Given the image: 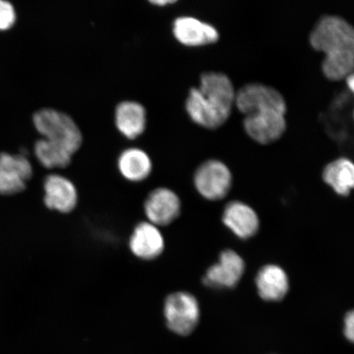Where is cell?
<instances>
[{"mask_svg":"<svg viewBox=\"0 0 354 354\" xmlns=\"http://www.w3.org/2000/svg\"><path fill=\"white\" fill-rule=\"evenodd\" d=\"M172 32L177 41L189 47L209 46L218 41L219 32L214 26L193 17H180L174 22Z\"/></svg>","mask_w":354,"mask_h":354,"instance_id":"cell-12","label":"cell"},{"mask_svg":"<svg viewBox=\"0 0 354 354\" xmlns=\"http://www.w3.org/2000/svg\"><path fill=\"white\" fill-rule=\"evenodd\" d=\"M146 218L157 227H166L180 214L181 202L171 189L160 187L153 190L146 198L144 205Z\"/></svg>","mask_w":354,"mask_h":354,"instance_id":"cell-9","label":"cell"},{"mask_svg":"<svg viewBox=\"0 0 354 354\" xmlns=\"http://www.w3.org/2000/svg\"><path fill=\"white\" fill-rule=\"evenodd\" d=\"M309 42L324 54L322 70L330 81H342L353 73L354 30L346 20L335 15L322 17L310 33Z\"/></svg>","mask_w":354,"mask_h":354,"instance_id":"cell-2","label":"cell"},{"mask_svg":"<svg viewBox=\"0 0 354 354\" xmlns=\"http://www.w3.org/2000/svg\"><path fill=\"white\" fill-rule=\"evenodd\" d=\"M234 105L245 116L243 128L255 142L272 144L284 135L286 103L275 88L261 83L247 84L236 92Z\"/></svg>","mask_w":354,"mask_h":354,"instance_id":"cell-1","label":"cell"},{"mask_svg":"<svg viewBox=\"0 0 354 354\" xmlns=\"http://www.w3.org/2000/svg\"><path fill=\"white\" fill-rule=\"evenodd\" d=\"M163 311L168 328L175 334L183 336L192 333L201 317L197 299L184 291L168 295Z\"/></svg>","mask_w":354,"mask_h":354,"instance_id":"cell-5","label":"cell"},{"mask_svg":"<svg viewBox=\"0 0 354 354\" xmlns=\"http://www.w3.org/2000/svg\"><path fill=\"white\" fill-rule=\"evenodd\" d=\"M236 94L227 75L203 73L198 87L192 88L189 92L185 110L196 125L209 130L218 129L231 116Z\"/></svg>","mask_w":354,"mask_h":354,"instance_id":"cell-3","label":"cell"},{"mask_svg":"<svg viewBox=\"0 0 354 354\" xmlns=\"http://www.w3.org/2000/svg\"><path fill=\"white\" fill-rule=\"evenodd\" d=\"M346 81L348 88L351 92L354 91V77L353 73L348 75V76L344 79Z\"/></svg>","mask_w":354,"mask_h":354,"instance_id":"cell-22","label":"cell"},{"mask_svg":"<svg viewBox=\"0 0 354 354\" xmlns=\"http://www.w3.org/2000/svg\"><path fill=\"white\" fill-rule=\"evenodd\" d=\"M16 20V11L12 4L8 0H0V30H10Z\"/></svg>","mask_w":354,"mask_h":354,"instance_id":"cell-19","label":"cell"},{"mask_svg":"<svg viewBox=\"0 0 354 354\" xmlns=\"http://www.w3.org/2000/svg\"><path fill=\"white\" fill-rule=\"evenodd\" d=\"M233 183L230 168L223 162L211 159L197 168L194 175V185L203 198L218 201L227 196Z\"/></svg>","mask_w":354,"mask_h":354,"instance_id":"cell-6","label":"cell"},{"mask_svg":"<svg viewBox=\"0 0 354 354\" xmlns=\"http://www.w3.org/2000/svg\"><path fill=\"white\" fill-rule=\"evenodd\" d=\"M255 284L261 299L267 302L281 301L290 290L289 277L277 264L263 266L257 274Z\"/></svg>","mask_w":354,"mask_h":354,"instance_id":"cell-14","label":"cell"},{"mask_svg":"<svg viewBox=\"0 0 354 354\" xmlns=\"http://www.w3.org/2000/svg\"><path fill=\"white\" fill-rule=\"evenodd\" d=\"M146 111L136 101H124L115 110V124L119 132L129 140H135L145 131Z\"/></svg>","mask_w":354,"mask_h":354,"instance_id":"cell-15","label":"cell"},{"mask_svg":"<svg viewBox=\"0 0 354 354\" xmlns=\"http://www.w3.org/2000/svg\"><path fill=\"white\" fill-rule=\"evenodd\" d=\"M322 179L338 196H348L354 187L353 162L343 157L329 162L323 170Z\"/></svg>","mask_w":354,"mask_h":354,"instance_id":"cell-17","label":"cell"},{"mask_svg":"<svg viewBox=\"0 0 354 354\" xmlns=\"http://www.w3.org/2000/svg\"><path fill=\"white\" fill-rule=\"evenodd\" d=\"M33 123L42 139L59 145L73 154L81 148L82 131L69 115L54 109H42L34 114Z\"/></svg>","mask_w":354,"mask_h":354,"instance_id":"cell-4","label":"cell"},{"mask_svg":"<svg viewBox=\"0 0 354 354\" xmlns=\"http://www.w3.org/2000/svg\"><path fill=\"white\" fill-rule=\"evenodd\" d=\"M245 271L242 257L233 250H225L220 254L218 262L207 270L203 282L212 289H233L241 281Z\"/></svg>","mask_w":354,"mask_h":354,"instance_id":"cell-7","label":"cell"},{"mask_svg":"<svg viewBox=\"0 0 354 354\" xmlns=\"http://www.w3.org/2000/svg\"><path fill=\"white\" fill-rule=\"evenodd\" d=\"M44 203L48 209L69 214L78 203V192L72 180L63 175L50 174L43 183Z\"/></svg>","mask_w":354,"mask_h":354,"instance_id":"cell-10","label":"cell"},{"mask_svg":"<svg viewBox=\"0 0 354 354\" xmlns=\"http://www.w3.org/2000/svg\"><path fill=\"white\" fill-rule=\"evenodd\" d=\"M129 248L136 258L145 261L156 259L165 251V237L157 225L148 221H142L133 230Z\"/></svg>","mask_w":354,"mask_h":354,"instance_id":"cell-11","label":"cell"},{"mask_svg":"<svg viewBox=\"0 0 354 354\" xmlns=\"http://www.w3.org/2000/svg\"><path fill=\"white\" fill-rule=\"evenodd\" d=\"M34 153L38 162L48 169H59L68 167L73 156L68 150L44 139L37 141Z\"/></svg>","mask_w":354,"mask_h":354,"instance_id":"cell-18","label":"cell"},{"mask_svg":"<svg viewBox=\"0 0 354 354\" xmlns=\"http://www.w3.org/2000/svg\"><path fill=\"white\" fill-rule=\"evenodd\" d=\"M344 334L345 337L353 342L354 339V314L353 312H349L344 318Z\"/></svg>","mask_w":354,"mask_h":354,"instance_id":"cell-20","label":"cell"},{"mask_svg":"<svg viewBox=\"0 0 354 354\" xmlns=\"http://www.w3.org/2000/svg\"><path fill=\"white\" fill-rule=\"evenodd\" d=\"M223 223L241 240L254 237L260 227L259 218L255 210L241 201H232L225 207Z\"/></svg>","mask_w":354,"mask_h":354,"instance_id":"cell-13","label":"cell"},{"mask_svg":"<svg viewBox=\"0 0 354 354\" xmlns=\"http://www.w3.org/2000/svg\"><path fill=\"white\" fill-rule=\"evenodd\" d=\"M32 175V162L24 154L0 153V194L2 196L24 192Z\"/></svg>","mask_w":354,"mask_h":354,"instance_id":"cell-8","label":"cell"},{"mask_svg":"<svg viewBox=\"0 0 354 354\" xmlns=\"http://www.w3.org/2000/svg\"><path fill=\"white\" fill-rule=\"evenodd\" d=\"M150 3L153 4V6H169V4L175 3L178 0H148Z\"/></svg>","mask_w":354,"mask_h":354,"instance_id":"cell-21","label":"cell"},{"mask_svg":"<svg viewBox=\"0 0 354 354\" xmlns=\"http://www.w3.org/2000/svg\"><path fill=\"white\" fill-rule=\"evenodd\" d=\"M118 168L124 179L138 183L147 179L151 174L153 162L145 150L129 148L123 150L119 155Z\"/></svg>","mask_w":354,"mask_h":354,"instance_id":"cell-16","label":"cell"}]
</instances>
